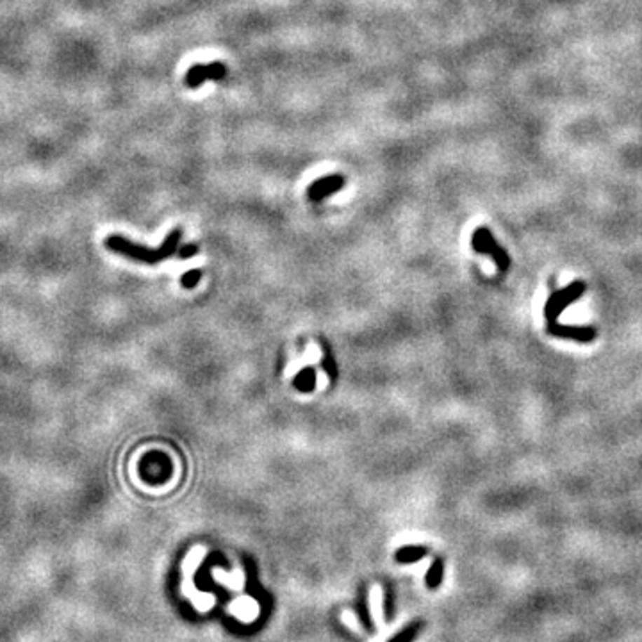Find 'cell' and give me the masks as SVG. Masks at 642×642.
<instances>
[{"label": "cell", "instance_id": "8", "mask_svg": "<svg viewBox=\"0 0 642 642\" xmlns=\"http://www.w3.org/2000/svg\"><path fill=\"white\" fill-rule=\"evenodd\" d=\"M419 627H421V624H411V627L405 628L402 634L396 635L391 642H412L416 638V635L419 634V630H421Z\"/></svg>", "mask_w": 642, "mask_h": 642}, {"label": "cell", "instance_id": "7", "mask_svg": "<svg viewBox=\"0 0 642 642\" xmlns=\"http://www.w3.org/2000/svg\"><path fill=\"white\" fill-rule=\"evenodd\" d=\"M294 384H296L298 389H302V391H310L314 385V373L310 371V369H306L302 375L294 380Z\"/></svg>", "mask_w": 642, "mask_h": 642}, {"label": "cell", "instance_id": "5", "mask_svg": "<svg viewBox=\"0 0 642 642\" xmlns=\"http://www.w3.org/2000/svg\"><path fill=\"white\" fill-rule=\"evenodd\" d=\"M423 548H404L402 552L396 553V559H398L399 562H414V560L423 559Z\"/></svg>", "mask_w": 642, "mask_h": 642}, {"label": "cell", "instance_id": "4", "mask_svg": "<svg viewBox=\"0 0 642 642\" xmlns=\"http://www.w3.org/2000/svg\"><path fill=\"white\" fill-rule=\"evenodd\" d=\"M343 186H345V179H343V177L336 175V177H327V179H320L309 188V196H310V200H316V202H320L323 196L332 195V193H336L337 189H341Z\"/></svg>", "mask_w": 642, "mask_h": 642}, {"label": "cell", "instance_id": "6", "mask_svg": "<svg viewBox=\"0 0 642 642\" xmlns=\"http://www.w3.org/2000/svg\"><path fill=\"white\" fill-rule=\"evenodd\" d=\"M441 580H443V564L437 560V562H434L430 571H428L427 584L430 585V587H437V585L441 584Z\"/></svg>", "mask_w": 642, "mask_h": 642}, {"label": "cell", "instance_id": "2", "mask_svg": "<svg viewBox=\"0 0 642 642\" xmlns=\"http://www.w3.org/2000/svg\"><path fill=\"white\" fill-rule=\"evenodd\" d=\"M225 67L219 63L214 64H195L186 75V84L189 88H198L205 78H224Z\"/></svg>", "mask_w": 642, "mask_h": 642}, {"label": "cell", "instance_id": "1", "mask_svg": "<svg viewBox=\"0 0 642 642\" xmlns=\"http://www.w3.org/2000/svg\"><path fill=\"white\" fill-rule=\"evenodd\" d=\"M180 239V231L170 232L166 235L165 243L160 245L157 250H152V248H145L139 247V245L132 243L129 239L122 238V235H109L106 239V248L111 252H116V254H122L125 257L132 259V261H139V263L145 264H157L160 261H165L168 259L173 252L177 250V243H179Z\"/></svg>", "mask_w": 642, "mask_h": 642}, {"label": "cell", "instance_id": "10", "mask_svg": "<svg viewBox=\"0 0 642 642\" xmlns=\"http://www.w3.org/2000/svg\"><path fill=\"white\" fill-rule=\"evenodd\" d=\"M196 252H198V248H196V245H186L184 248H180L179 257H180V259H191L193 255L196 254Z\"/></svg>", "mask_w": 642, "mask_h": 642}, {"label": "cell", "instance_id": "3", "mask_svg": "<svg viewBox=\"0 0 642 642\" xmlns=\"http://www.w3.org/2000/svg\"><path fill=\"white\" fill-rule=\"evenodd\" d=\"M473 247H474V250H477V252H484V254H486V252H489V254H493L494 259H496L498 264H500L501 268H505L507 263H509V259H507L505 252H503L501 248H498L496 245H494L493 235H491V232L487 231V228H478V231L474 232Z\"/></svg>", "mask_w": 642, "mask_h": 642}, {"label": "cell", "instance_id": "9", "mask_svg": "<svg viewBox=\"0 0 642 642\" xmlns=\"http://www.w3.org/2000/svg\"><path fill=\"white\" fill-rule=\"evenodd\" d=\"M200 277H202V271H200V270L188 271V273L182 275V278H180V282H182V287H188V289H191V287L196 286V282L200 280Z\"/></svg>", "mask_w": 642, "mask_h": 642}]
</instances>
